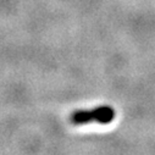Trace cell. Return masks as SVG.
<instances>
[{"instance_id": "1", "label": "cell", "mask_w": 155, "mask_h": 155, "mask_svg": "<svg viewBox=\"0 0 155 155\" xmlns=\"http://www.w3.org/2000/svg\"><path fill=\"white\" fill-rule=\"evenodd\" d=\"M92 116L93 121H97L101 125H106L115 119V110L111 106L101 105L92 110Z\"/></svg>"}, {"instance_id": "2", "label": "cell", "mask_w": 155, "mask_h": 155, "mask_svg": "<svg viewBox=\"0 0 155 155\" xmlns=\"http://www.w3.org/2000/svg\"><path fill=\"white\" fill-rule=\"evenodd\" d=\"M70 121L73 125H86L93 121L92 110H77L70 116Z\"/></svg>"}]
</instances>
